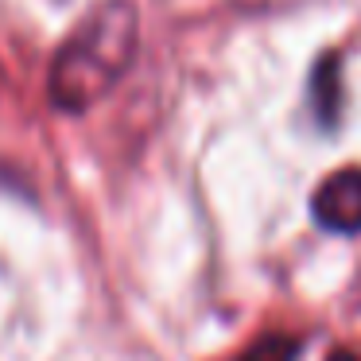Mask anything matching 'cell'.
Instances as JSON below:
<instances>
[{
    "label": "cell",
    "mask_w": 361,
    "mask_h": 361,
    "mask_svg": "<svg viewBox=\"0 0 361 361\" xmlns=\"http://www.w3.org/2000/svg\"><path fill=\"white\" fill-rule=\"evenodd\" d=\"M140 16L133 0H102L82 16L66 43L51 59L47 97L63 113H86L133 66Z\"/></svg>",
    "instance_id": "1"
},
{
    "label": "cell",
    "mask_w": 361,
    "mask_h": 361,
    "mask_svg": "<svg viewBox=\"0 0 361 361\" xmlns=\"http://www.w3.org/2000/svg\"><path fill=\"white\" fill-rule=\"evenodd\" d=\"M342 74H338V59L326 55L319 66H314L311 78V102H314V117H319L322 128H330L338 117H342Z\"/></svg>",
    "instance_id": "3"
},
{
    "label": "cell",
    "mask_w": 361,
    "mask_h": 361,
    "mask_svg": "<svg viewBox=\"0 0 361 361\" xmlns=\"http://www.w3.org/2000/svg\"><path fill=\"white\" fill-rule=\"evenodd\" d=\"M295 357H299V338H291V334H264V338H257L249 350L237 353L233 361H295Z\"/></svg>",
    "instance_id": "4"
},
{
    "label": "cell",
    "mask_w": 361,
    "mask_h": 361,
    "mask_svg": "<svg viewBox=\"0 0 361 361\" xmlns=\"http://www.w3.org/2000/svg\"><path fill=\"white\" fill-rule=\"evenodd\" d=\"M311 218L326 233H361V167H342L314 190Z\"/></svg>",
    "instance_id": "2"
},
{
    "label": "cell",
    "mask_w": 361,
    "mask_h": 361,
    "mask_svg": "<svg viewBox=\"0 0 361 361\" xmlns=\"http://www.w3.org/2000/svg\"><path fill=\"white\" fill-rule=\"evenodd\" d=\"M326 361H361V357H357V353H353V350H334V353H330Z\"/></svg>",
    "instance_id": "5"
}]
</instances>
